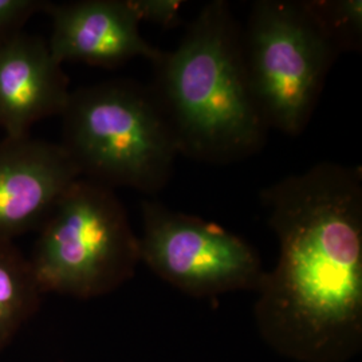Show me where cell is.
<instances>
[{"instance_id":"5b68a950","label":"cell","mask_w":362,"mask_h":362,"mask_svg":"<svg viewBox=\"0 0 362 362\" xmlns=\"http://www.w3.org/2000/svg\"><path fill=\"white\" fill-rule=\"evenodd\" d=\"M248 83L269 129L308 128L339 54L311 0H257L242 26Z\"/></svg>"},{"instance_id":"30bf717a","label":"cell","mask_w":362,"mask_h":362,"mask_svg":"<svg viewBox=\"0 0 362 362\" xmlns=\"http://www.w3.org/2000/svg\"><path fill=\"white\" fill-rule=\"evenodd\" d=\"M43 296L27 259L10 239H0V351L33 317Z\"/></svg>"},{"instance_id":"8992f818","label":"cell","mask_w":362,"mask_h":362,"mask_svg":"<svg viewBox=\"0 0 362 362\" xmlns=\"http://www.w3.org/2000/svg\"><path fill=\"white\" fill-rule=\"evenodd\" d=\"M141 262L194 298L257 291L264 275L258 251L215 223L144 200Z\"/></svg>"},{"instance_id":"277c9868","label":"cell","mask_w":362,"mask_h":362,"mask_svg":"<svg viewBox=\"0 0 362 362\" xmlns=\"http://www.w3.org/2000/svg\"><path fill=\"white\" fill-rule=\"evenodd\" d=\"M30 263L43 294L93 299L134 276L140 240L115 189L79 177L40 227Z\"/></svg>"},{"instance_id":"52a82bcc","label":"cell","mask_w":362,"mask_h":362,"mask_svg":"<svg viewBox=\"0 0 362 362\" xmlns=\"http://www.w3.org/2000/svg\"><path fill=\"white\" fill-rule=\"evenodd\" d=\"M79 177L61 144L6 137L0 143V239L39 231Z\"/></svg>"},{"instance_id":"6da1fadb","label":"cell","mask_w":362,"mask_h":362,"mask_svg":"<svg viewBox=\"0 0 362 362\" xmlns=\"http://www.w3.org/2000/svg\"><path fill=\"white\" fill-rule=\"evenodd\" d=\"M279 257L254 305L263 342L297 362L362 349V170L325 161L260 192Z\"/></svg>"},{"instance_id":"9c48e42d","label":"cell","mask_w":362,"mask_h":362,"mask_svg":"<svg viewBox=\"0 0 362 362\" xmlns=\"http://www.w3.org/2000/svg\"><path fill=\"white\" fill-rule=\"evenodd\" d=\"M70 94L47 40L19 31L0 42V128L6 137L30 136L39 121L61 116Z\"/></svg>"},{"instance_id":"ba28073f","label":"cell","mask_w":362,"mask_h":362,"mask_svg":"<svg viewBox=\"0 0 362 362\" xmlns=\"http://www.w3.org/2000/svg\"><path fill=\"white\" fill-rule=\"evenodd\" d=\"M43 13L52 18L47 43L59 65L81 62L115 69L137 57L155 62L163 52L144 39L128 0L47 1Z\"/></svg>"},{"instance_id":"7c38bea8","label":"cell","mask_w":362,"mask_h":362,"mask_svg":"<svg viewBox=\"0 0 362 362\" xmlns=\"http://www.w3.org/2000/svg\"><path fill=\"white\" fill-rule=\"evenodd\" d=\"M130 8L139 22H149L161 28H176L180 26L181 0H128Z\"/></svg>"},{"instance_id":"7a4b0ae2","label":"cell","mask_w":362,"mask_h":362,"mask_svg":"<svg viewBox=\"0 0 362 362\" xmlns=\"http://www.w3.org/2000/svg\"><path fill=\"white\" fill-rule=\"evenodd\" d=\"M152 89L179 155L226 165L259 153L269 127L247 78L242 26L224 0H212L187 26L173 52L152 62Z\"/></svg>"},{"instance_id":"4fadbf2b","label":"cell","mask_w":362,"mask_h":362,"mask_svg":"<svg viewBox=\"0 0 362 362\" xmlns=\"http://www.w3.org/2000/svg\"><path fill=\"white\" fill-rule=\"evenodd\" d=\"M46 6L47 1L42 0H0V42L22 31L27 21Z\"/></svg>"},{"instance_id":"3957f363","label":"cell","mask_w":362,"mask_h":362,"mask_svg":"<svg viewBox=\"0 0 362 362\" xmlns=\"http://www.w3.org/2000/svg\"><path fill=\"white\" fill-rule=\"evenodd\" d=\"M61 117L59 144L81 177L146 194L168 185L179 151L152 86L133 79L82 86Z\"/></svg>"},{"instance_id":"8fae6325","label":"cell","mask_w":362,"mask_h":362,"mask_svg":"<svg viewBox=\"0 0 362 362\" xmlns=\"http://www.w3.org/2000/svg\"><path fill=\"white\" fill-rule=\"evenodd\" d=\"M338 54L361 52V0H311Z\"/></svg>"}]
</instances>
